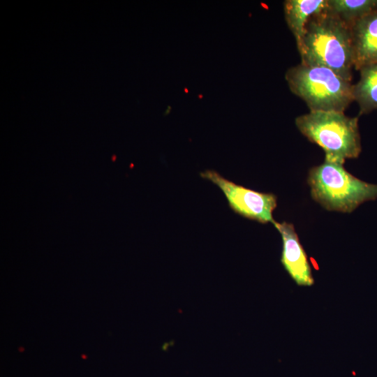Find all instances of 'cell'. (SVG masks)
Wrapping results in <instances>:
<instances>
[{"label": "cell", "instance_id": "cell-1", "mask_svg": "<svg viewBox=\"0 0 377 377\" xmlns=\"http://www.w3.org/2000/svg\"><path fill=\"white\" fill-rule=\"evenodd\" d=\"M297 47L302 64L330 68L351 82L354 68L351 27L327 8L310 17Z\"/></svg>", "mask_w": 377, "mask_h": 377}, {"label": "cell", "instance_id": "cell-2", "mask_svg": "<svg viewBox=\"0 0 377 377\" xmlns=\"http://www.w3.org/2000/svg\"><path fill=\"white\" fill-rule=\"evenodd\" d=\"M307 183L312 198L328 211L350 213L362 203L377 199V184L359 179L336 161L325 159L311 168Z\"/></svg>", "mask_w": 377, "mask_h": 377}, {"label": "cell", "instance_id": "cell-3", "mask_svg": "<svg viewBox=\"0 0 377 377\" xmlns=\"http://www.w3.org/2000/svg\"><path fill=\"white\" fill-rule=\"evenodd\" d=\"M300 132L325 152V159L344 164L361 152L358 117L343 112L309 111L295 120Z\"/></svg>", "mask_w": 377, "mask_h": 377}, {"label": "cell", "instance_id": "cell-4", "mask_svg": "<svg viewBox=\"0 0 377 377\" xmlns=\"http://www.w3.org/2000/svg\"><path fill=\"white\" fill-rule=\"evenodd\" d=\"M289 89L310 111L344 112L354 101L353 84L332 70L300 64L286 73Z\"/></svg>", "mask_w": 377, "mask_h": 377}, {"label": "cell", "instance_id": "cell-5", "mask_svg": "<svg viewBox=\"0 0 377 377\" xmlns=\"http://www.w3.org/2000/svg\"><path fill=\"white\" fill-rule=\"evenodd\" d=\"M201 177L216 185L226 196L230 209L239 216L260 223H273L277 198L272 193L251 190L228 180L213 170L200 173Z\"/></svg>", "mask_w": 377, "mask_h": 377}, {"label": "cell", "instance_id": "cell-6", "mask_svg": "<svg viewBox=\"0 0 377 377\" xmlns=\"http://www.w3.org/2000/svg\"><path fill=\"white\" fill-rule=\"evenodd\" d=\"M272 224L281 236L283 249L281 262L290 278L300 286H311L314 283L307 256L300 242L292 223L275 220Z\"/></svg>", "mask_w": 377, "mask_h": 377}, {"label": "cell", "instance_id": "cell-7", "mask_svg": "<svg viewBox=\"0 0 377 377\" xmlns=\"http://www.w3.org/2000/svg\"><path fill=\"white\" fill-rule=\"evenodd\" d=\"M354 69L377 62V8L351 26Z\"/></svg>", "mask_w": 377, "mask_h": 377}, {"label": "cell", "instance_id": "cell-8", "mask_svg": "<svg viewBox=\"0 0 377 377\" xmlns=\"http://www.w3.org/2000/svg\"><path fill=\"white\" fill-rule=\"evenodd\" d=\"M327 0H286L283 10L286 23L293 33L296 44L301 41L305 26L313 15L327 8Z\"/></svg>", "mask_w": 377, "mask_h": 377}, {"label": "cell", "instance_id": "cell-9", "mask_svg": "<svg viewBox=\"0 0 377 377\" xmlns=\"http://www.w3.org/2000/svg\"><path fill=\"white\" fill-rule=\"evenodd\" d=\"M359 71L360 77L353 84V97L362 114L377 110V62L364 66Z\"/></svg>", "mask_w": 377, "mask_h": 377}, {"label": "cell", "instance_id": "cell-10", "mask_svg": "<svg viewBox=\"0 0 377 377\" xmlns=\"http://www.w3.org/2000/svg\"><path fill=\"white\" fill-rule=\"evenodd\" d=\"M376 8L377 0H327V9L350 27Z\"/></svg>", "mask_w": 377, "mask_h": 377}]
</instances>
